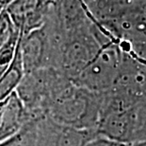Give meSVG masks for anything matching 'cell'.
Instances as JSON below:
<instances>
[{
  "instance_id": "cell-1",
  "label": "cell",
  "mask_w": 146,
  "mask_h": 146,
  "mask_svg": "<svg viewBox=\"0 0 146 146\" xmlns=\"http://www.w3.org/2000/svg\"><path fill=\"white\" fill-rule=\"evenodd\" d=\"M100 104L101 93L91 92L71 83L52 98L48 109L52 119L61 126L95 130Z\"/></svg>"
},
{
  "instance_id": "cell-2",
  "label": "cell",
  "mask_w": 146,
  "mask_h": 146,
  "mask_svg": "<svg viewBox=\"0 0 146 146\" xmlns=\"http://www.w3.org/2000/svg\"><path fill=\"white\" fill-rule=\"evenodd\" d=\"M123 52L118 42L103 45L72 83L94 93H104L113 87L120 74Z\"/></svg>"
},
{
  "instance_id": "cell-3",
  "label": "cell",
  "mask_w": 146,
  "mask_h": 146,
  "mask_svg": "<svg viewBox=\"0 0 146 146\" xmlns=\"http://www.w3.org/2000/svg\"><path fill=\"white\" fill-rule=\"evenodd\" d=\"M21 33V32H20ZM47 21L20 39V53L25 74L44 68L58 62V48Z\"/></svg>"
},
{
  "instance_id": "cell-4",
  "label": "cell",
  "mask_w": 146,
  "mask_h": 146,
  "mask_svg": "<svg viewBox=\"0 0 146 146\" xmlns=\"http://www.w3.org/2000/svg\"><path fill=\"white\" fill-rule=\"evenodd\" d=\"M51 4L47 0H13L6 6L5 10L25 36L45 24Z\"/></svg>"
},
{
  "instance_id": "cell-5",
  "label": "cell",
  "mask_w": 146,
  "mask_h": 146,
  "mask_svg": "<svg viewBox=\"0 0 146 146\" xmlns=\"http://www.w3.org/2000/svg\"><path fill=\"white\" fill-rule=\"evenodd\" d=\"M29 113L14 92L0 112V143L18 134L27 123Z\"/></svg>"
},
{
  "instance_id": "cell-6",
  "label": "cell",
  "mask_w": 146,
  "mask_h": 146,
  "mask_svg": "<svg viewBox=\"0 0 146 146\" xmlns=\"http://www.w3.org/2000/svg\"><path fill=\"white\" fill-rule=\"evenodd\" d=\"M20 39L18 42L13 61L0 78V112L7 104L9 98L16 91L25 76V70L20 53Z\"/></svg>"
},
{
  "instance_id": "cell-7",
  "label": "cell",
  "mask_w": 146,
  "mask_h": 146,
  "mask_svg": "<svg viewBox=\"0 0 146 146\" xmlns=\"http://www.w3.org/2000/svg\"><path fill=\"white\" fill-rule=\"evenodd\" d=\"M139 1V0H88L86 4L96 20L107 21L120 16Z\"/></svg>"
},
{
  "instance_id": "cell-8",
  "label": "cell",
  "mask_w": 146,
  "mask_h": 146,
  "mask_svg": "<svg viewBox=\"0 0 146 146\" xmlns=\"http://www.w3.org/2000/svg\"><path fill=\"white\" fill-rule=\"evenodd\" d=\"M96 136L95 130L61 126V130L54 141V146H86Z\"/></svg>"
},
{
  "instance_id": "cell-9",
  "label": "cell",
  "mask_w": 146,
  "mask_h": 146,
  "mask_svg": "<svg viewBox=\"0 0 146 146\" xmlns=\"http://www.w3.org/2000/svg\"><path fill=\"white\" fill-rule=\"evenodd\" d=\"M20 35V30H17L12 35L10 41L0 48V78L11 66V62L13 61Z\"/></svg>"
},
{
  "instance_id": "cell-10",
  "label": "cell",
  "mask_w": 146,
  "mask_h": 146,
  "mask_svg": "<svg viewBox=\"0 0 146 146\" xmlns=\"http://www.w3.org/2000/svg\"><path fill=\"white\" fill-rule=\"evenodd\" d=\"M19 30L12 22L5 8L0 11V48L10 41L12 35Z\"/></svg>"
},
{
  "instance_id": "cell-11",
  "label": "cell",
  "mask_w": 146,
  "mask_h": 146,
  "mask_svg": "<svg viewBox=\"0 0 146 146\" xmlns=\"http://www.w3.org/2000/svg\"><path fill=\"white\" fill-rule=\"evenodd\" d=\"M86 146H131V143H125V142L115 141H111V139L103 138V137L96 136L92 141H90Z\"/></svg>"
},
{
  "instance_id": "cell-12",
  "label": "cell",
  "mask_w": 146,
  "mask_h": 146,
  "mask_svg": "<svg viewBox=\"0 0 146 146\" xmlns=\"http://www.w3.org/2000/svg\"><path fill=\"white\" fill-rule=\"evenodd\" d=\"M131 146H146V139L134 141L133 143H131Z\"/></svg>"
},
{
  "instance_id": "cell-13",
  "label": "cell",
  "mask_w": 146,
  "mask_h": 146,
  "mask_svg": "<svg viewBox=\"0 0 146 146\" xmlns=\"http://www.w3.org/2000/svg\"><path fill=\"white\" fill-rule=\"evenodd\" d=\"M12 1H13V0H0V5H1L3 8H5L6 6L8 4H10V3Z\"/></svg>"
},
{
  "instance_id": "cell-14",
  "label": "cell",
  "mask_w": 146,
  "mask_h": 146,
  "mask_svg": "<svg viewBox=\"0 0 146 146\" xmlns=\"http://www.w3.org/2000/svg\"><path fill=\"white\" fill-rule=\"evenodd\" d=\"M84 1H85V3H87V1H88V0H84Z\"/></svg>"
}]
</instances>
